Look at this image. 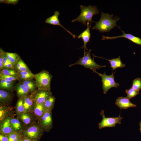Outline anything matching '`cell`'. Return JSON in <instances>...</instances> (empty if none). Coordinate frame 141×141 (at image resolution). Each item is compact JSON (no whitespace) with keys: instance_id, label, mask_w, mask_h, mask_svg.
Segmentation results:
<instances>
[{"instance_id":"obj_27","label":"cell","mask_w":141,"mask_h":141,"mask_svg":"<svg viewBox=\"0 0 141 141\" xmlns=\"http://www.w3.org/2000/svg\"><path fill=\"white\" fill-rule=\"evenodd\" d=\"M16 76L18 80L22 81L34 78L35 74H33L31 71L17 72Z\"/></svg>"},{"instance_id":"obj_36","label":"cell","mask_w":141,"mask_h":141,"mask_svg":"<svg viewBox=\"0 0 141 141\" xmlns=\"http://www.w3.org/2000/svg\"><path fill=\"white\" fill-rule=\"evenodd\" d=\"M19 0H4V3L15 5L18 2Z\"/></svg>"},{"instance_id":"obj_11","label":"cell","mask_w":141,"mask_h":141,"mask_svg":"<svg viewBox=\"0 0 141 141\" xmlns=\"http://www.w3.org/2000/svg\"><path fill=\"white\" fill-rule=\"evenodd\" d=\"M25 127L37 121L31 112H24L17 116V118Z\"/></svg>"},{"instance_id":"obj_37","label":"cell","mask_w":141,"mask_h":141,"mask_svg":"<svg viewBox=\"0 0 141 141\" xmlns=\"http://www.w3.org/2000/svg\"><path fill=\"white\" fill-rule=\"evenodd\" d=\"M8 136L5 135L1 133L0 134V141H9Z\"/></svg>"},{"instance_id":"obj_33","label":"cell","mask_w":141,"mask_h":141,"mask_svg":"<svg viewBox=\"0 0 141 141\" xmlns=\"http://www.w3.org/2000/svg\"><path fill=\"white\" fill-rule=\"evenodd\" d=\"M132 87L135 90L139 91L141 89V79L140 78H137L132 81Z\"/></svg>"},{"instance_id":"obj_12","label":"cell","mask_w":141,"mask_h":141,"mask_svg":"<svg viewBox=\"0 0 141 141\" xmlns=\"http://www.w3.org/2000/svg\"><path fill=\"white\" fill-rule=\"evenodd\" d=\"M12 92L0 90V104L9 106L11 103L14 95Z\"/></svg>"},{"instance_id":"obj_5","label":"cell","mask_w":141,"mask_h":141,"mask_svg":"<svg viewBox=\"0 0 141 141\" xmlns=\"http://www.w3.org/2000/svg\"><path fill=\"white\" fill-rule=\"evenodd\" d=\"M91 50L84 53V55L82 57H80L79 60L74 63L69 65L70 67L75 65H80L83 66L86 68H89L92 71L96 70L101 68L105 67L106 65L101 66L97 63L92 59L91 56Z\"/></svg>"},{"instance_id":"obj_14","label":"cell","mask_w":141,"mask_h":141,"mask_svg":"<svg viewBox=\"0 0 141 141\" xmlns=\"http://www.w3.org/2000/svg\"><path fill=\"white\" fill-rule=\"evenodd\" d=\"M54 14V15L48 17L46 19L45 22L50 24L54 25H57L61 26L70 34L74 38H75V37H77V36L75 34H73L63 27L60 24L58 18V16L60 15L59 12L57 11H55Z\"/></svg>"},{"instance_id":"obj_15","label":"cell","mask_w":141,"mask_h":141,"mask_svg":"<svg viewBox=\"0 0 141 141\" xmlns=\"http://www.w3.org/2000/svg\"><path fill=\"white\" fill-rule=\"evenodd\" d=\"M115 104L121 109H126L131 107H135L137 105L132 103L126 97H120L116 99Z\"/></svg>"},{"instance_id":"obj_23","label":"cell","mask_w":141,"mask_h":141,"mask_svg":"<svg viewBox=\"0 0 141 141\" xmlns=\"http://www.w3.org/2000/svg\"><path fill=\"white\" fill-rule=\"evenodd\" d=\"M92 54L95 57L101 58L109 61L110 63V67L112 68L113 70H115L117 68H121L125 66V65L122 63L120 56L117 58L109 60L102 57L96 56L93 54Z\"/></svg>"},{"instance_id":"obj_24","label":"cell","mask_w":141,"mask_h":141,"mask_svg":"<svg viewBox=\"0 0 141 141\" xmlns=\"http://www.w3.org/2000/svg\"><path fill=\"white\" fill-rule=\"evenodd\" d=\"M20 81L28 90L31 94L33 93L38 89L35 81L33 79Z\"/></svg>"},{"instance_id":"obj_38","label":"cell","mask_w":141,"mask_h":141,"mask_svg":"<svg viewBox=\"0 0 141 141\" xmlns=\"http://www.w3.org/2000/svg\"><path fill=\"white\" fill-rule=\"evenodd\" d=\"M10 63L11 62L7 57L5 54V52L4 54L3 59V65Z\"/></svg>"},{"instance_id":"obj_21","label":"cell","mask_w":141,"mask_h":141,"mask_svg":"<svg viewBox=\"0 0 141 141\" xmlns=\"http://www.w3.org/2000/svg\"><path fill=\"white\" fill-rule=\"evenodd\" d=\"M15 82L0 79V89L11 92L15 90Z\"/></svg>"},{"instance_id":"obj_3","label":"cell","mask_w":141,"mask_h":141,"mask_svg":"<svg viewBox=\"0 0 141 141\" xmlns=\"http://www.w3.org/2000/svg\"><path fill=\"white\" fill-rule=\"evenodd\" d=\"M44 131L39 122L36 121L26 127L21 133L23 137L33 141H39Z\"/></svg>"},{"instance_id":"obj_35","label":"cell","mask_w":141,"mask_h":141,"mask_svg":"<svg viewBox=\"0 0 141 141\" xmlns=\"http://www.w3.org/2000/svg\"><path fill=\"white\" fill-rule=\"evenodd\" d=\"M5 52L2 49H0V70L2 69L3 66V59L4 53Z\"/></svg>"},{"instance_id":"obj_18","label":"cell","mask_w":141,"mask_h":141,"mask_svg":"<svg viewBox=\"0 0 141 141\" xmlns=\"http://www.w3.org/2000/svg\"><path fill=\"white\" fill-rule=\"evenodd\" d=\"M13 113L12 107L0 104V122L7 117L12 116Z\"/></svg>"},{"instance_id":"obj_17","label":"cell","mask_w":141,"mask_h":141,"mask_svg":"<svg viewBox=\"0 0 141 141\" xmlns=\"http://www.w3.org/2000/svg\"><path fill=\"white\" fill-rule=\"evenodd\" d=\"M87 27L86 30L81 33L78 37L79 39L81 38L83 42L84 45L81 47L80 48L82 49L84 48V53L86 51V50H88L86 47V44L88 42H90V39L91 36V34L90 32V28L91 27V25H89V23H87Z\"/></svg>"},{"instance_id":"obj_6","label":"cell","mask_w":141,"mask_h":141,"mask_svg":"<svg viewBox=\"0 0 141 141\" xmlns=\"http://www.w3.org/2000/svg\"><path fill=\"white\" fill-rule=\"evenodd\" d=\"M93 71L97 74L102 78V88L104 94H106L108 90L111 88H117L120 86L119 83H116L114 80V74L116 72L114 73L113 72L111 75H108L106 74L105 72L103 74H102L98 72L96 70Z\"/></svg>"},{"instance_id":"obj_26","label":"cell","mask_w":141,"mask_h":141,"mask_svg":"<svg viewBox=\"0 0 141 141\" xmlns=\"http://www.w3.org/2000/svg\"><path fill=\"white\" fill-rule=\"evenodd\" d=\"M55 98L52 95L50 96L43 104L45 112H51L54 104Z\"/></svg>"},{"instance_id":"obj_22","label":"cell","mask_w":141,"mask_h":141,"mask_svg":"<svg viewBox=\"0 0 141 141\" xmlns=\"http://www.w3.org/2000/svg\"><path fill=\"white\" fill-rule=\"evenodd\" d=\"M10 122L14 132H21L25 128L17 118H15L13 116L11 117Z\"/></svg>"},{"instance_id":"obj_10","label":"cell","mask_w":141,"mask_h":141,"mask_svg":"<svg viewBox=\"0 0 141 141\" xmlns=\"http://www.w3.org/2000/svg\"><path fill=\"white\" fill-rule=\"evenodd\" d=\"M122 31L123 34L120 36L109 37L102 35V40H112L118 38H124L128 39L134 43L141 45V39L139 37H136L131 34L126 33L124 31Z\"/></svg>"},{"instance_id":"obj_13","label":"cell","mask_w":141,"mask_h":141,"mask_svg":"<svg viewBox=\"0 0 141 141\" xmlns=\"http://www.w3.org/2000/svg\"><path fill=\"white\" fill-rule=\"evenodd\" d=\"M10 117H7L0 122V133L8 136L14 132L10 123Z\"/></svg>"},{"instance_id":"obj_2","label":"cell","mask_w":141,"mask_h":141,"mask_svg":"<svg viewBox=\"0 0 141 141\" xmlns=\"http://www.w3.org/2000/svg\"><path fill=\"white\" fill-rule=\"evenodd\" d=\"M80 8L81 10L80 14L77 18L72 20V22H79L85 26L88 22H90V25L92 22L96 23L92 19L94 15L99 14V11L96 6L89 5L87 7L80 5Z\"/></svg>"},{"instance_id":"obj_30","label":"cell","mask_w":141,"mask_h":141,"mask_svg":"<svg viewBox=\"0 0 141 141\" xmlns=\"http://www.w3.org/2000/svg\"><path fill=\"white\" fill-rule=\"evenodd\" d=\"M9 141H20L23 137L21 132H13L8 135Z\"/></svg>"},{"instance_id":"obj_25","label":"cell","mask_w":141,"mask_h":141,"mask_svg":"<svg viewBox=\"0 0 141 141\" xmlns=\"http://www.w3.org/2000/svg\"><path fill=\"white\" fill-rule=\"evenodd\" d=\"M13 68L17 72L31 71L27 64L21 58L13 65Z\"/></svg>"},{"instance_id":"obj_34","label":"cell","mask_w":141,"mask_h":141,"mask_svg":"<svg viewBox=\"0 0 141 141\" xmlns=\"http://www.w3.org/2000/svg\"><path fill=\"white\" fill-rule=\"evenodd\" d=\"M0 79L13 82H15L16 80H18L16 76L7 75L1 74H0Z\"/></svg>"},{"instance_id":"obj_20","label":"cell","mask_w":141,"mask_h":141,"mask_svg":"<svg viewBox=\"0 0 141 141\" xmlns=\"http://www.w3.org/2000/svg\"><path fill=\"white\" fill-rule=\"evenodd\" d=\"M34 103V101L32 94H30L24 97L23 100L24 112H31Z\"/></svg>"},{"instance_id":"obj_41","label":"cell","mask_w":141,"mask_h":141,"mask_svg":"<svg viewBox=\"0 0 141 141\" xmlns=\"http://www.w3.org/2000/svg\"><path fill=\"white\" fill-rule=\"evenodd\" d=\"M139 125L140 126L139 130L141 133V120L140 122Z\"/></svg>"},{"instance_id":"obj_16","label":"cell","mask_w":141,"mask_h":141,"mask_svg":"<svg viewBox=\"0 0 141 141\" xmlns=\"http://www.w3.org/2000/svg\"><path fill=\"white\" fill-rule=\"evenodd\" d=\"M43 104L35 103L32 108L31 112L34 116L36 120L38 122L40 120L45 112Z\"/></svg>"},{"instance_id":"obj_19","label":"cell","mask_w":141,"mask_h":141,"mask_svg":"<svg viewBox=\"0 0 141 141\" xmlns=\"http://www.w3.org/2000/svg\"><path fill=\"white\" fill-rule=\"evenodd\" d=\"M15 90L19 99L24 98L30 94L28 90L20 81L15 85Z\"/></svg>"},{"instance_id":"obj_9","label":"cell","mask_w":141,"mask_h":141,"mask_svg":"<svg viewBox=\"0 0 141 141\" xmlns=\"http://www.w3.org/2000/svg\"><path fill=\"white\" fill-rule=\"evenodd\" d=\"M39 122L44 131L49 132L52 127L51 112H45Z\"/></svg>"},{"instance_id":"obj_1","label":"cell","mask_w":141,"mask_h":141,"mask_svg":"<svg viewBox=\"0 0 141 141\" xmlns=\"http://www.w3.org/2000/svg\"><path fill=\"white\" fill-rule=\"evenodd\" d=\"M101 18L92 29L97 30L101 33L108 32L115 27H119L117 25V22L120 18L115 16L113 17V14H109L108 13H104L101 12Z\"/></svg>"},{"instance_id":"obj_29","label":"cell","mask_w":141,"mask_h":141,"mask_svg":"<svg viewBox=\"0 0 141 141\" xmlns=\"http://www.w3.org/2000/svg\"><path fill=\"white\" fill-rule=\"evenodd\" d=\"M5 54L11 63L13 65L16 63L20 58L19 55L17 53L5 52Z\"/></svg>"},{"instance_id":"obj_40","label":"cell","mask_w":141,"mask_h":141,"mask_svg":"<svg viewBox=\"0 0 141 141\" xmlns=\"http://www.w3.org/2000/svg\"><path fill=\"white\" fill-rule=\"evenodd\" d=\"M20 141H33L27 138L23 137Z\"/></svg>"},{"instance_id":"obj_32","label":"cell","mask_w":141,"mask_h":141,"mask_svg":"<svg viewBox=\"0 0 141 141\" xmlns=\"http://www.w3.org/2000/svg\"><path fill=\"white\" fill-rule=\"evenodd\" d=\"M125 92L127 94L126 97L129 99L139 94V91L135 90L132 87L129 89L126 90Z\"/></svg>"},{"instance_id":"obj_4","label":"cell","mask_w":141,"mask_h":141,"mask_svg":"<svg viewBox=\"0 0 141 141\" xmlns=\"http://www.w3.org/2000/svg\"><path fill=\"white\" fill-rule=\"evenodd\" d=\"M52 77L49 72L45 70L35 74L34 79L38 89L51 91L50 83Z\"/></svg>"},{"instance_id":"obj_39","label":"cell","mask_w":141,"mask_h":141,"mask_svg":"<svg viewBox=\"0 0 141 141\" xmlns=\"http://www.w3.org/2000/svg\"><path fill=\"white\" fill-rule=\"evenodd\" d=\"M13 68V65L11 63L3 65V69L4 68Z\"/></svg>"},{"instance_id":"obj_7","label":"cell","mask_w":141,"mask_h":141,"mask_svg":"<svg viewBox=\"0 0 141 141\" xmlns=\"http://www.w3.org/2000/svg\"><path fill=\"white\" fill-rule=\"evenodd\" d=\"M104 112V110H102L100 113L102 119L101 122L98 124V127L100 129L105 127H115L116 124H121V120L123 117L120 116V114L117 117L108 118L105 116Z\"/></svg>"},{"instance_id":"obj_28","label":"cell","mask_w":141,"mask_h":141,"mask_svg":"<svg viewBox=\"0 0 141 141\" xmlns=\"http://www.w3.org/2000/svg\"><path fill=\"white\" fill-rule=\"evenodd\" d=\"M24 98L19 99L16 105L15 111L17 116L25 112V108L23 104Z\"/></svg>"},{"instance_id":"obj_31","label":"cell","mask_w":141,"mask_h":141,"mask_svg":"<svg viewBox=\"0 0 141 141\" xmlns=\"http://www.w3.org/2000/svg\"><path fill=\"white\" fill-rule=\"evenodd\" d=\"M0 74L7 75L16 76L17 72L13 68H4L0 70Z\"/></svg>"},{"instance_id":"obj_8","label":"cell","mask_w":141,"mask_h":141,"mask_svg":"<svg viewBox=\"0 0 141 141\" xmlns=\"http://www.w3.org/2000/svg\"><path fill=\"white\" fill-rule=\"evenodd\" d=\"M32 94L35 103L43 104L47 99L52 95V92L47 90L37 89Z\"/></svg>"}]
</instances>
